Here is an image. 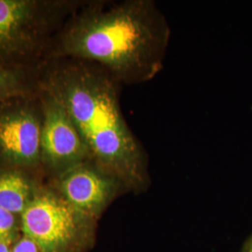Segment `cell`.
<instances>
[{
    "label": "cell",
    "instance_id": "cell-1",
    "mask_svg": "<svg viewBox=\"0 0 252 252\" xmlns=\"http://www.w3.org/2000/svg\"><path fill=\"white\" fill-rule=\"evenodd\" d=\"M171 28L154 0H84L51 43L47 60L96 63L123 86L162 71Z\"/></svg>",
    "mask_w": 252,
    "mask_h": 252
},
{
    "label": "cell",
    "instance_id": "cell-2",
    "mask_svg": "<svg viewBox=\"0 0 252 252\" xmlns=\"http://www.w3.org/2000/svg\"><path fill=\"white\" fill-rule=\"evenodd\" d=\"M38 81L65 108L90 160L128 192L149 189L148 154L123 113L121 83L98 64L75 59L45 61L38 67Z\"/></svg>",
    "mask_w": 252,
    "mask_h": 252
},
{
    "label": "cell",
    "instance_id": "cell-3",
    "mask_svg": "<svg viewBox=\"0 0 252 252\" xmlns=\"http://www.w3.org/2000/svg\"><path fill=\"white\" fill-rule=\"evenodd\" d=\"M84 0H0V66L37 68Z\"/></svg>",
    "mask_w": 252,
    "mask_h": 252
},
{
    "label": "cell",
    "instance_id": "cell-4",
    "mask_svg": "<svg viewBox=\"0 0 252 252\" xmlns=\"http://www.w3.org/2000/svg\"><path fill=\"white\" fill-rule=\"evenodd\" d=\"M20 221L40 252H77L87 243L95 220L71 207L53 186L42 184Z\"/></svg>",
    "mask_w": 252,
    "mask_h": 252
},
{
    "label": "cell",
    "instance_id": "cell-5",
    "mask_svg": "<svg viewBox=\"0 0 252 252\" xmlns=\"http://www.w3.org/2000/svg\"><path fill=\"white\" fill-rule=\"evenodd\" d=\"M38 91L0 103V167L42 173V108Z\"/></svg>",
    "mask_w": 252,
    "mask_h": 252
},
{
    "label": "cell",
    "instance_id": "cell-6",
    "mask_svg": "<svg viewBox=\"0 0 252 252\" xmlns=\"http://www.w3.org/2000/svg\"><path fill=\"white\" fill-rule=\"evenodd\" d=\"M42 108L41 170L51 180L90 159L72 120L60 101L39 85Z\"/></svg>",
    "mask_w": 252,
    "mask_h": 252
},
{
    "label": "cell",
    "instance_id": "cell-7",
    "mask_svg": "<svg viewBox=\"0 0 252 252\" xmlns=\"http://www.w3.org/2000/svg\"><path fill=\"white\" fill-rule=\"evenodd\" d=\"M71 207L96 220L108 206L125 192V185L92 160L64 172L50 183Z\"/></svg>",
    "mask_w": 252,
    "mask_h": 252
},
{
    "label": "cell",
    "instance_id": "cell-8",
    "mask_svg": "<svg viewBox=\"0 0 252 252\" xmlns=\"http://www.w3.org/2000/svg\"><path fill=\"white\" fill-rule=\"evenodd\" d=\"M37 174L14 167H0V207L21 216L42 183Z\"/></svg>",
    "mask_w": 252,
    "mask_h": 252
},
{
    "label": "cell",
    "instance_id": "cell-9",
    "mask_svg": "<svg viewBox=\"0 0 252 252\" xmlns=\"http://www.w3.org/2000/svg\"><path fill=\"white\" fill-rule=\"evenodd\" d=\"M38 67L0 66V103L10 97L36 94L39 90Z\"/></svg>",
    "mask_w": 252,
    "mask_h": 252
},
{
    "label": "cell",
    "instance_id": "cell-10",
    "mask_svg": "<svg viewBox=\"0 0 252 252\" xmlns=\"http://www.w3.org/2000/svg\"><path fill=\"white\" fill-rule=\"evenodd\" d=\"M18 218L0 207V243L10 244L14 240L19 227Z\"/></svg>",
    "mask_w": 252,
    "mask_h": 252
},
{
    "label": "cell",
    "instance_id": "cell-11",
    "mask_svg": "<svg viewBox=\"0 0 252 252\" xmlns=\"http://www.w3.org/2000/svg\"><path fill=\"white\" fill-rule=\"evenodd\" d=\"M11 252H40V250L34 240L24 234L13 245Z\"/></svg>",
    "mask_w": 252,
    "mask_h": 252
},
{
    "label": "cell",
    "instance_id": "cell-12",
    "mask_svg": "<svg viewBox=\"0 0 252 252\" xmlns=\"http://www.w3.org/2000/svg\"><path fill=\"white\" fill-rule=\"evenodd\" d=\"M0 252H11L9 243H0Z\"/></svg>",
    "mask_w": 252,
    "mask_h": 252
},
{
    "label": "cell",
    "instance_id": "cell-13",
    "mask_svg": "<svg viewBox=\"0 0 252 252\" xmlns=\"http://www.w3.org/2000/svg\"><path fill=\"white\" fill-rule=\"evenodd\" d=\"M244 252H252V237L249 240V242L246 245Z\"/></svg>",
    "mask_w": 252,
    "mask_h": 252
}]
</instances>
